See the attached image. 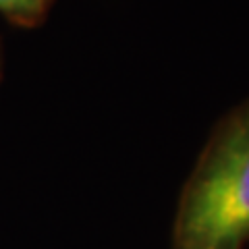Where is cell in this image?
Wrapping results in <instances>:
<instances>
[{
  "mask_svg": "<svg viewBox=\"0 0 249 249\" xmlns=\"http://www.w3.org/2000/svg\"><path fill=\"white\" fill-rule=\"evenodd\" d=\"M54 0H0V15L13 25L36 27L48 15Z\"/></svg>",
  "mask_w": 249,
  "mask_h": 249,
  "instance_id": "obj_2",
  "label": "cell"
},
{
  "mask_svg": "<svg viewBox=\"0 0 249 249\" xmlns=\"http://www.w3.org/2000/svg\"><path fill=\"white\" fill-rule=\"evenodd\" d=\"M0 65H2V62H0Z\"/></svg>",
  "mask_w": 249,
  "mask_h": 249,
  "instance_id": "obj_3",
  "label": "cell"
},
{
  "mask_svg": "<svg viewBox=\"0 0 249 249\" xmlns=\"http://www.w3.org/2000/svg\"><path fill=\"white\" fill-rule=\"evenodd\" d=\"M249 235V108L218 131L177 218L175 249H239Z\"/></svg>",
  "mask_w": 249,
  "mask_h": 249,
  "instance_id": "obj_1",
  "label": "cell"
}]
</instances>
